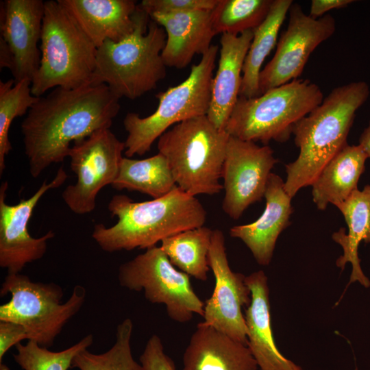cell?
Returning <instances> with one entry per match:
<instances>
[{
    "instance_id": "1",
    "label": "cell",
    "mask_w": 370,
    "mask_h": 370,
    "mask_svg": "<svg viewBox=\"0 0 370 370\" xmlns=\"http://www.w3.org/2000/svg\"><path fill=\"white\" fill-rule=\"evenodd\" d=\"M119 110V98L106 84L57 87L39 97L21 126L32 177L63 162L73 143L110 129Z\"/></svg>"
},
{
    "instance_id": "34",
    "label": "cell",
    "mask_w": 370,
    "mask_h": 370,
    "mask_svg": "<svg viewBox=\"0 0 370 370\" xmlns=\"http://www.w3.org/2000/svg\"><path fill=\"white\" fill-rule=\"evenodd\" d=\"M25 339L28 340V336L23 325L12 321H0V363L12 346Z\"/></svg>"
},
{
    "instance_id": "24",
    "label": "cell",
    "mask_w": 370,
    "mask_h": 370,
    "mask_svg": "<svg viewBox=\"0 0 370 370\" xmlns=\"http://www.w3.org/2000/svg\"><path fill=\"white\" fill-rule=\"evenodd\" d=\"M367 158L359 145L347 144L323 167L311 184L312 200L319 210L344 201L358 188Z\"/></svg>"
},
{
    "instance_id": "8",
    "label": "cell",
    "mask_w": 370,
    "mask_h": 370,
    "mask_svg": "<svg viewBox=\"0 0 370 370\" xmlns=\"http://www.w3.org/2000/svg\"><path fill=\"white\" fill-rule=\"evenodd\" d=\"M219 47L212 45L193 64L188 77L177 86L156 95L158 106L154 112L140 117L128 112L123 121L127 133L125 143V157L143 156L153 143L174 125L187 119L207 115L211 99L213 71Z\"/></svg>"
},
{
    "instance_id": "12",
    "label": "cell",
    "mask_w": 370,
    "mask_h": 370,
    "mask_svg": "<svg viewBox=\"0 0 370 370\" xmlns=\"http://www.w3.org/2000/svg\"><path fill=\"white\" fill-rule=\"evenodd\" d=\"M286 29L282 32L272 59L261 70L260 95L298 79L313 51L332 36L336 21L330 14L314 18L293 3Z\"/></svg>"
},
{
    "instance_id": "15",
    "label": "cell",
    "mask_w": 370,
    "mask_h": 370,
    "mask_svg": "<svg viewBox=\"0 0 370 370\" xmlns=\"http://www.w3.org/2000/svg\"><path fill=\"white\" fill-rule=\"evenodd\" d=\"M67 174L60 167L52 181H44L29 198L15 205L5 201L8 182L0 187V267L8 273H20L27 264L40 260L45 254L47 243L55 236L49 230L39 238L32 237L28 232V223L34 209L41 197L49 190L62 186Z\"/></svg>"
},
{
    "instance_id": "16",
    "label": "cell",
    "mask_w": 370,
    "mask_h": 370,
    "mask_svg": "<svg viewBox=\"0 0 370 370\" xmlns=\"http://www.w3.org/2000/svg\"><path fill=\"white\" fill-rule=\"evenodd\" d=\"M45 1L42 0H5L1 3V36L8 45L13 60L11 71L15 82L32 81L38 71L41 52L40 41Z\"/></svg>"
},
{
    "instance_id": "14",
    "label": "cell",
    "mask_w": 370,
    "mask_h": 370,
    "mask_svg": "<svg viewBox=\"0 0 370 370\" xmlns=\"http://www.w3.org/2000/svg\"><path fill=\"white\" fill-rule=\"evenodd\" d=\"M223 232H212L209 265L215 284L212 295L204 303V322L232 338L247 345V328L242 308L251 300L245 275L233 271L227 258Z\"/></svg>"
},
{
    "instance_id": "17",
    "label": "cell",
    "mask_w": 370,
    "mask_h": 370,
    "mask_svg": "<svg viewBox=\"0 0 370 370\" xmlns=\"http://www.w3.org/2000/svg\"><path fill=\"white\" fill-rule=\"evenodd\" d=\"M284 184L279 175L271 173L264 193L265 208L261 216L251 223L235 225L230 230V236L241 240L260 265L269 264L278 236L291 224L292 198L284 190Z\"/></svg>"
},
{
    "instance_id": "4",
    "label": "cell",
    "mask_w": 370,
    "mask_h": 370,
    "mask_svg": "<svg viewBox=\"0 0 370 370\" xmlns=\"http://www.w3.org/2000/svg\"><path fill=\"white\" fill-rule=\"evenodd\" d=\"M134 31L97 48L90 84H106L119 99H137L155 89L166 75L162 58L166 34L139 5Z\"/></svg>"
},
{
    "instance_id": "5",
    "label": "cell",
    "mask_w": 370,
    "mask_h": 370,
    "mask_svg": "<svg viewBox=\"0 0 370 370\" xmlns=\"http://www.w3.org/2000/svg\"><path fill=\"white\" fill-rule=\"evenodd\" d=\"M229 138L203 115L174 125L157 145L179 188L194 197L212 196L223 190L220 180Z\"/></svg>"
},
{
    "instance_id": "39",
    "label": "cell",
    "mask_w": 370,
    "mask_h": 370,
    "mask_svg": "<svg viewBox=\"0 0 370 370\" xmlns=\"http://www.w3.org/2000/svg\"><path fill=\"white\" fill-rule=\"evenodd\" d=\"M354 370H358V369L357 367H356Z\"/></svg>"
},
{
    "instance_id": "20",
    "label": "cell",
    "mask_w": 370,
    "mask_h": 370,
    "mask_svg": "<svg viewBox=\"0 0 370 370\" xmlns=\"http://www.w3.org/2000/svg\"><path fill=\"white\" fill-rule=\"evenodd\" d=\"M251 300L245 310L247 346L261 370H302L277 348L271 325L269 288L264 271L245 277Z\"/></svg>"
},
{
    "instance_id": "2",
    "label": "cell",
    "mask_w": 370,
    "mask_h": 370,
    "mask_svg": "<svg viewBox=\"0 0 370 370\" xmlns=\"http://www.w3.org/2000/svg\"><path fill=\"white\" fill-rule=\"evenodd\" d=\"M108 209L117 221L111 227L96 224L92 237L109 253L149 249L173 235L203 226L207 219L199 200L177 186L164 197L142 202L115 195Z\"/></svg>"
},
{
    "instance_id": "13",
    "label": "cell",
    "mask_w": 370,
    "mask_h": 370,
    "mask_svg": "<svg viewBox=\"0 0 370 370\" xmlns=\"http://www.w3.org/2000/svg\"><path fill=\"white\" fill-rule=\"evenodd\" d=\"M273 150L230 136L223 164L221 179L225 191L222 210L237 220L251 204L264 197L271 170L278 163Z\"/></svg>"
},
{
    "instance_id": "29",
    "label": "cell",
    "mask_w": 370,
    "mask_h": 370,
    "mask_svg": "<svg viewBox=\"0 0 370 370\" xmlns=\"http://www.w3.org/2000/svg\"><path fill=\"white\" fill-rule=\"evenodd\" d=\"M273 0H219L212 10L214 32L238 35L253 30L266 18Z\"/></svg>"
},
{
    "instance_id": "37",
    "label": "cell",
    "mask_w": 370,
    "mask_h": 370,
    "mask_svg": "<svg viewBox=\"0 0 370 370\" xmlns=\"http://www.w3.org/2000/svg\"><path fill=\"white\" fill-rule=\"evenodd\" d=\"M359 145L362 148L368 158H370V121L359 138Z\"/></svg>"
},
{
    "instance_id": "31",
    "label": "cell",
    "mask_w": 370,
    "mask_h": 370,
    "mask_svg": "<svg viewBox=\"0 0 370 370\" xmlns=\"http://www.w3.org/2000/svg\"><path fill=\"white\" fill-rule=\"evenodd\" d=\"M93 336L89 334L79 342L60 352H51L33 341L25 345H16V353L13 355L15 362L23 370H68L81 352L92 345Z\"/></svg>"
},
{
    "instance_id": "11",
    "label": "cell",
    "mask_w": 370,
    "mask_h": 370,
    "mask_svg": "<svg viewBox=\"0 0 370 370\" xmlns=\"http://www.w3.org/2000/svg\"><path fill=\"white\" fill-rule=\"evenodd\" d=\"M125 147L109 128L100 130L73 144L69 153L75 184L62 193L63 201L75 214L92 212L99 191L116 180Z\"/></svg>"
},
{
    "instance_id": "6",
    "label": "cell",
    "mask_w": 370,
    "mask_h": 370,
    "mask_svg": "<svg viewBox=\"0 0 370 370\" xmlns=\"http://www.w3.org/2000/svg\"><path fill=\"white\" fill-rule=\"evenodd\" d=\"M40 66L31 84L39 97L57 87L72 89L90 84L97 48L57 1H45Z\"/></svg>"
},
{
    "instance_id": "18",
    "label": "cell",
    "mask_w": 370,
    "mask_h": 370,
    "mask_svg": "<svg viewBox=\"0 0 370 370\" xmlns=\"http://www.w3.org/2000/svg\"><path fill=\"white\" fill-rule=\"evenodd\" d=\"M212 10L149 15L166 32L162 58L166 66L185 68L195 55L202 56L210 49L217 34L213 27Z\"/></svg>"
},
{
    "instance_id": "28",
    "label": "cell",
    "mask_w": 370,
    "mask_h": 370,
    "mask_svg": "<svg viewBox=\"0 0 370 370\" xmlns=\"http://www.w3.org/2000/svg\"><path fill=\"white\" fill-rule=\"evenodd\" d=\"M133 322L126 318L118 324L115 342L106 352L93 354L88 349L74 358L71 368L79 370H143L140 363L133 358L131 340Z\"/></svg>"
},
{
    "instance_id": "21",
    "label": "cell",
    "mask_w": 370,
    "mask_h": 370,
    "mask_svg": "<svg viewBox=\"0 0 370 370\" xmlns=\"http://www.w3.org/2000/svg\"><path fill=\"white\" fill-rule=\"evenodd\" d=\"M182 370H257L248 346L207 325H197L182 357Z\"/></svg>"
},
{
    "instance_id": "23",
    "label": "cell",
    "mask_w": 370,
    "mask_h": 370,
    "mask_svg": "<svg viewBox=\"0 0 370 370\" xmlns=\"http://www.w3.org/2000/svg\"><path fill=\"white\" fill-rule=\"evenodd\" d=\"M335 206L343 214L348 227L347 234L345 228L341 227L332 236L343 251L337 258L336 264L343 270L347 263H351L352 271L347 286L358 282L364 287L369 288L370 280L361 269L358 250L362 241L370 243V184L366 185L362 190L356 189L346 200Z\"/></svg>"
},
{
    "instance_id": "22",
    "label": "cell",
    "mask_w": 370,
    "mask_h": 370,
    "mask_svg": "<svg viewBox=\"0 0 370 370\" xmlns=\"http://www.w3.org/2000/svg\"><path fill=\"white\" fill-rule=\"evenodd\" d=\"M97 48L118 42L135 27L138 5L134 0H58Z\"/></svg>"
},
{
    "instance_id": "3",
    "label": "cell",
    "mask_w": 370,
    "mask_h": 370,
    "mask_svg": "<svg viewBox=\"0 0 370 370\" xmlns=\"http://www.w3.org/2000/svg\"><path fill=\"white\" fill-rule=\"evenodd\" d=\"M369 95L368 84L351 82L334 88L322 102L293 127L297 159L286 165L284 188L293 198L311 186L323 167L347 145L356 111Z\"/></svg>"
},
{
    "instance_id": "27",
    "label": "cell",
    "mask_w": 370,
    "mask_h": 370,
    "mask_svg": "<svg viewBox=\"0 0 370 370\" xmlns=\"http://www.w3.org/2000/svg\"><path fill=\"white\" fill-rule=\"evenodd\" d=\"M212 232L204 225L189 229L164 239L160 247L180 271L205 282L210 269L209 252Z\"/></svg>"
},
{
    "instance_id": "33",
    "label": "cell",
    "mask_w": 370,
    "mask_h": 370,
    "mask_svg": "<svg viewBox=\"0 0 370 370\" xmlns=\"http://www.w3.org/2000/svg\"><path fill=\"white\" fill-rule=\"evenodd\" d=\"M139 360L143 370H176L174 362L165 353L162 342L156 334L148 339Z\"/></svg>"
},
{
    "instance_id": "7",
    "label": "cell",
    "mask_w": 370,
    "mask_h": 370,
    "mask_svg": "<svg viewBox=\"0 0 370 370\" xmlns=\"http://www.w3.org/2000/svg\"><path fill=\"white\" fill-rule=\"evenodd\" d=\"M323 100L317 84L295 79L258 97H239L225 130L231 136L264 145L285 142L295 123Z\"/></svg>"
},
{
    "instance_id": "35",
    "label": "cell",
    "mask_w": 370,
    "mask_h": 370,
    "mask_svg": "<svg viewBox=\"0 0 370 370\" xmlns=\"http://www.w3.org/2000/svg\"><path fill=\"white\" fill-rule=\"evenodd\" d=\"M354 1L353 0H312L309 16L318 18L331 10L343 8Z\"/></svg>"
},
{
    "instance_id": "25",
    "label": "cell",
    "mask_w": 370,
    "mask_h": 370,
    "mask_svg": "<svg viewBox=\"0 0 370 370\" xmlns=\"http://www.w3.org/2000/svg\"><path fill=\"white\" fill-rule=\"evenodd\" d=\"M292 4V0H273L264 21L253 29L254 37L243 64L239 97L260 95L262 65L276 44L279 30Z\"/></svg>"
},
{
    "instance_id": "30",
    "label": "cell",
    "mask_w": 370,
    "mask_h": 370,
    "mask_svg": "<svg viewBox=\"0 0 370 370\" xmlns=\"http://www.w3.org/2000/svg\"><path fill=\"white\" fill-rule=\"evenodd\" d=\"M32 81L14 79L0 81V174L5 168V156L12 149L9 130L14 119L27 113L38 97L31 90Z\"/></svg>"
},
{
    "instance_id": "32",
    "label": "cell",
    "mask_w": 370,
    "mask_h": 370,
    "mask_svg": "<svg viewBox=\"0 0 370 370\" xmlns=\"http://www.w3.org/2000/svg\"><path fill=\"white\" fill-rule=\"evenodd\" d=\"M219 0H143L138 5L149 15L212 10Z\"/></svg>"
},
{
    "instance_id": "38",
    "label": "cell",
    "mask_w": 370,
    "mask_h": 370,
    "mask_svg": "<svg viewBox=\"0 0 370 370\" xmlns=\"http://www.w3.org/2000/svg\"><path fill=\"white\" fill-rule=\"evenodd\" d=\"M0 370H11L8 366L1 362L0 363Z\"/></svg>"
},
{
    "instance_id": "9",
    "label": "cell",
    "mask_w": 370,
    "mask_h": 370,
    "mask_svg": "<svg viewBox=\"0 0 370 370\" xmlns=\"http://www.w3.org/2000/svg\"><path fill=\"white\" fill-rule=\"evenodd\" d=\"M11 298L0 306V321L23 325L28 341L49 348L53 345L65 324L75 315L85 302L86 291L76 285L64 303L60 286L55 283L34 282L27 275L8 273L0 289V295Z\"/></svg>"
},
{
    "instance_id": "10",
    "label": "cell",
    "mask_w": 370,
    "mask_h": 370,
    "mask_svg": "<svg viewBox=\"0 0 370 370\" xmlns=\"http://www.w3.org/2000/svg\"><path fill=\"white\" fill-rule=\"evenodd\" d=\"M119 284L144 293L152 304H164L169 317L185 323L194 314L204 315V302L191 285L189 275L177 270L160 247L145 249L118 269Z\"/></svg>"
},
{
    "instance_id": "36",
    "label": "cell",
    "mask_w": 370,
    "mask_h": 370,
    "mask_svg": "<svg viewBox=\"0 0 370 370\" xmlns=\"http://www.w3.org/2000/svg\"><path fill=\"white\" fill-rule=\"evenodd\" d=\"M13 60L11 52L5 42L0 38V68H7L12 71Z\"/></svg>"
},
{
    "instance_id": "19",
    "label": "cell",
    "mask_w": 370,
    "mask_h": 370,
    "mask_svg": "<svg viewBox=\"0 0 370 370\" xmlns=\"http://www.w3.org/2000/svg\"><path fill=\"white\" fill-rule=\"evenodd\" d=\"M254 37L253 30L238 35L221 34L219 59L213 76L207 116L219 130H225L239 97L245 56Z\"/></svg>"
},
{
    "instance_id": "26",
    "label": "cell",
    "mask_w": 370,
    "mask_h": 370,
    "mask_svg": "<svg viewBox=\"0 0 370 370\" xmlns=\"http://www.w3.org/2000/svg\"><path fill=\"white\" fill-rule=\"evenodd\" d=\"M158 199L169 193L176 184L166 158L161 153L143 160L123 157L117 177L111 185Z\"/></svg>"
}]
</instances>
